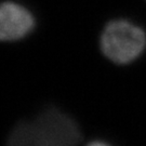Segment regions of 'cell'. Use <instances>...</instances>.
Wrapping results in <instances>:
<instances>
[{
    "label": "cell",
    "instance_id": "1",
    "mask_svg": "<svg viewBox=\"0 0 146 146\" xmlns=\"http://www.w3.org/2000/svg\"><path fill=\"white\" fill-rule=\"evenodd\" d=\"M81 133L77 122L58 108H48L11 131L7 146H78Z\"/></svg>",
    "mask_w": 146,
    "mask_h": 146
},
{
    "label": "cell",
    "instance_id": "2",
    "mask_svg": "<svg viewBox=\"0 0 146 146\" xmlns=\"http://www.w3.org/2000/svg\"><path fill=\"white\" fill-rule=\"evenodd\" d=\"M101 50L116 64H128L141 55L146 48V34L127 20L110 22L101 35Z\"/></svg>",
    "mask_w": 146,
    "mask_h": 146
},
{
    "label": "cell",
    "instance_id": "3",
    "mask_svg": "<svg viewBox=\"0 0 146 146\" xmlns=\"http://www.w3.org/2000/svg\"><path fill=\"white\" fill-rule=\"evenodd\" d=\"M35 28V17L22 5L12 1L0 3V40L15 41Z\"/></svg>",
    "mask_w": 146,
    "mask_h": 146
},
{
    "label": "cell",
    "instance_id": "4",
    "mask_svg": "<svg viewBox=\"0 0 146 146\" xmlns=\"http://www.w3.org/2000/svg\"><path fill=\"white\" fill-rule=\"evenodd\" d=\"M87 146H110V145L102 141H93V142H91V143H89Z\"/></svg>",
    "mask_w": 146,
    "mask_h": 146
}]
</instances>
